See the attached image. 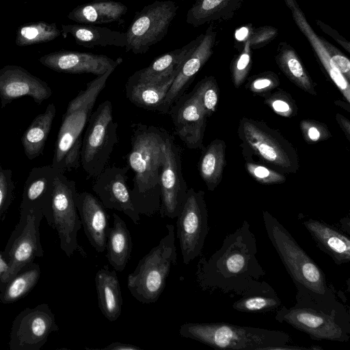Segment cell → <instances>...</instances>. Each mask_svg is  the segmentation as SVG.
<instances>
[{
  "instance_id": "6da1fadb",
  "label": "cell",
  "mask_w": 350,
  "mask_h": 350,
  "mask_svg": "<svg viewBox=\"0 0 350 350\" xmlns=\"http://www.w3.org/2000/svg\"><path fill=\"white\" fill-rule=\"evenodd\" d=\"M257 251L256 237L249 222L244 220L234 232L225 237L221 247L208 259L200 258L196 273L199 287L241 296L265 275Z\"/></svg>"
},
{
  "instance_id": "7a4b0ae2",
  "label": "cell",
  "mask_w": 350,
  "mask_h": 350,
  "mask_svg": "<svg viewBox=\"0 0 350 350\" xmlns=\"http://www.w3.org/2000/svg\"><path fill=\"white\" fill-rule=\"evenodd\" d=\"M131 131V148L126 156L128 166L134 172L131 198L139 214L150 217L161 206L159 176L168 131L142 123L133 124Z\"/></svg>"
},
{
  "instance_id": "3957f363",
  "label": "cell",
  "mask_w": 350,
  "mask_h": 350,
  "mask_svg": "<svg viewBox=\"0 0 350 350\" xmlns=\"http://www.w3.org/2000/svg\"><path fill=\"white\" fill-rule=\"evenodd\" d=\"M296 303L280 306L275 319L307 334L315 340L345 342L350 339V313L336 296L315 297L297 290Z\"/></svg>"
},
{
  "instance_id": "277c9868",
  "label": "cell",
  "mask_w": 350,
  "mask_h": 350,
  "mask_svg": "<svg viewBox=\"0 0 350 350\" xmlns=\"http://www.w3.org/2000/svg\"><path fill=\"white\" fill-rule=\"evenodd\" d=\"M179 334L215 349L232 350L313 349L291 345L290 335L282 331L241 326L225 322L185 323Z\"/></svg>"
},
{
  "instance_id": "5b68a950",
  "label": "cell",
  "mask_w": 350,
  "mask_h": 350,
  "mask_svg": "<svg viewBox=\"0 0 350 350\" xmlns=\"http://www.w3.org/2000/svg\"><path fill=\"white\" fill-rule=\"evenodd\" d=\"M114 70L111 68L88 82L85 88L69 102L62 116L51 164L58 172L65 174L80 166L83 133L97 98Z\"/></svg>"
},
{
  "instance_id": "8992f818",
  "label": "cell",
  "mask_w": 350,
  "mask_h": 350,
  "mask_svg": "<svg viewBox=\"0 0 350 350\" xmlns=\"http://www.w3.org/2000/svg\"><path fill=\"white\" fill-rule=\"evenodd\" d=\"M267 237L297 290L315 297H334L336 291L322 269L297 243L286 228L269 212L263 211Z\"/></svg>"
},
{
  "instance_id": "52a82bcc",
  "label": "cell",
  "mask_w": 350,
  "mask_h": 350,
  "mask_svg": "<svg viewBox=\"0 0 350 350\" xmlns=\"http://www.w3.org/2000/svg\"><path fill=\"white\" fill-rule=\"evenodd\" d=\"M167 234L138 262L128 276L127 286L139 302H156L163 293L172 266L177 264L174 226L167 224Z\"/></svg>"
},
{
  "instance_id": "ba28073f",
  "label": "cell",
  "mask_w": 350,
  "mask_h": 350,
  "mask_svg": "<svg viewBox=\"0 0 350 350\" xmlns=\"http://www.w3.org/2000/svg\"><path fill=\"white\" fill-rule=\"evenodd\" d=\"M238 135L246 152L258 161L282 173H295L299 167L298 157L291 144L277 131L265 123L243 118Z\"/></svg>"
},
{
  "instance_id": "9c48e42d",
  "label": "cell",
  "mask_w": 350,
  "mask_h": 350,
  "mask_svg": "<svg viewBox=\"0 0 350 350\" xmlns=\"http://www.w3.org/2000/svg\"><path fill=\"white\" fill-rule=\"evenodd\" d=\"M118 126L113 119L111 101L105 100L92 113L80 152L81 165L88 176L97 177L107 167L118 142Z\"/></svg>"
},
{
  "instance_id": "30bf717a",
  "label": "cell",
  "mask_w": 350,
  "mask_h": 350,
  "mask_svg": "<svg viewBox=\"0 0 350 350\" xmlns=\"http://www.w3.org/2000/svg\"><path fill=\"white\" fill-rule=\"evenodd\" d=\"M76 183L64 174L57 172L53 182L47 223L57 230L61 250L68 257L76 251L81 252L77 233L81 228L75 204Z\"/></svg>"
},
{
  "instance_id": "8fae6325",
  "label": "cell",
  "mask_w": 350,
  "mask_h": 350,
  "mask_svg": "<svg viewBox=\"0 0 350 350\" xmlns=\"http://www.w3.org/2000/svg\"><path fill=\"white\" fill-rule=\"evenodd\" d=\"M42 211L20 208V218L2 252L10 269L0 280V291L24 266L44 256L40 242Z\"/></svg>"
},
{
  "instance_id": "7c38bea8",
  "label": "cell",
  "mask_w": 350,
  "mask_h": 350,
  "mask_svg": "<svg viewBox=\"0 0 350 350\" xmlns=\"http://www.w3.org/2000/svg\"><path fill=\"white\" fill-rule=\"evenodd\" d=\"M178 8L173 1H155L136 12L125 32L126 51L144 54L163 40Z\"/></svg>"
},
{
  "instance_id": "4fadbf2b",
  "label": "cell",
  "mask_w": 350,
  "mask_h": 350,
  "mask_svg": "<svg viewBox=\"0 0 350 350\" xmlns=\"http://www.w3.org/2000/svg\"><path fill=\"white\" fill-rule=\"evenodd\" d=\"M176 226L183 261L188 265L200 255L208 232V211L203 191L188 189L177 216Z\"/></svg>"
},
{
  "instance_id": "5bb4252c",
  "label": "cell",
  "mask_w": 350,
  "mask_h": 350,
  "mask_svg": "<svg viewBox=\"0 0 350 350\" xmlns=\"http://www.w3.org/2000/svg\"><path fill=\"white\" fill-rule=\"evenodd\" d=\"M182 150L167 132L164 145V161L160 172L161 217L174 219L179 215L185 203L188 187L182 172Z\"/></svg>"
},
{
  "instance_id": "9a60e30c",
  "label": "cell",
  "mask_w": 350,
  "mask_h": 350,
  "mask_svg": "<svg viewBox=\"0 0 350 350\" xmlns=\"http://www.w3.org/2000/svg\"><path fill=\"white\" fill-rule=\"evenodd\" d=\"M59 327L47 304L26 308L13 321L10 335V350H40Z\"/></svg>"
},
{
  "instance_id": "2e32d148",
  "label": "cell",
  "mask_w": 350,
  "mask_h": 350,
  "mask_svg": "<svg viewBox=\"0 0 350 350\" xmlns=\"http://www.w3.org/2000/svg\"><path fill=\"white\" fill-rule=\"evenodd\" d=\"M129 170L128 165L106 167L96 177L92 190L106 208L122 212L135 224H138L140 214L133 204L131 189L126 183Z\"/></svg>"
},
{
  "instance_id": "e0dca14e",
  "label": "cell",
  "mask_w": 350,
  "mask_h": 350,
  "mask_svg": "<svg viewBox=\"0 0 350 350\" xmlns=\"http://www.w3.org/2000/svg\"><path fill=\"white\" fill-rule=\"evenodd\" d=\"M168 113L176 135L185 145L189 149H202L208 117L193 92L180 96Z\"/></svg>"
},
{
  "instance_id": "ac0fdd59",
  "label": "cell",
  "mask_w": 350,
  "mask_h": 350,
  "mask_svg": "<svg viewBox=\"0 0 350 350\" xmlns=\"http://www.w3.org/2000/svg\"><path fill=\"white\" fill-rule=\"evenodd\" d=\"M52 95L49 84L33 75L24 68L6 65L0 68V100L4 108L15 99L23 96L31 97L40 105Z\"/></svg>"
},
{
  "instance_id": "d6986e66",
  "label": "cell",
  "mask_w": 350,
  "mask_h": 350,
  "mask_svg": "<svg viewBox=\"0 0 350 350\" xmlns=\"http://www.w3.org/2000/svg\"><path fill=\"white\" fill-rule=\"evenodd\" d=\"M39 62L56 72L89 73L98 77L111 68H116L122 64L123 59L121 57L113 59L107 55L92 53L63 50L44 55L39 58Z\"/></svg>"
},
{
  "instance_id": "ffe728a7",
  "label": "cell",
  "mask_w": 350,
  "mask_h": 350,
  "mask_svg": "<svg viewBox=\"0 0 350 350\" xmlns=\"http://www.w3.org/2000/svg\"><path fill=\"white\" fill-rule=\"evenodd\" d=\"M217 32L213 25L206 30L202 41L183 63L163 103L161 113H168L171 106L183 94L194 77L213 53Z\"/></svg>"
},
{
  "instance_id": "44dd1931",
  "label": "cell",
  "mask_w": 350,
  "mask_h": 350,
  "mask_svg": "<svg viewBox=\"0 0 350 350\" xmlns=\"http://www.w3.org/2000/svg\"><path fill=\"white\" fill-rule=\"evenodd\" d=\"M75 204L81 226L91 245L99 253L106 249L109 228V215L102 202L93 194L77 192Z\"/></svg>"
},
{
  "instance_id": "7402d4cb",
  "label": "cell",
  "mask_w": 350,
  "mask_h": 350,
  "mask_svg": "<svg viewBox=\"0 0 350 350\" xmlns=\"http://www.w3.org/2000/svg\"><path fill=\"white\" fill-rule=\"evenodd\" d=\"M317 246L338 265L350 262V239L338 228L325 221L308 219L302 221Z\"/></svg>"
},
{
  "instance_id": "603a6c76",
  "label": "cell",
  "mask_w": 350,
  "mask_h": 350,
  "mask_svg": "<svg viewBox=\"0 0 350 350\" xmlns=\"http://www.w3.org/2000/svg\"><path fill=\"white\" fill-rule=\"evenodd\" d=\"M292 14V17L301 32L312 46L325 70L340 90L348 103L350 102V85L349 81L335 66L323 42L306 20L296 0H284Z\"/></svg>"
},
{
  "instance_id": "cb8c5ba5",
  "label": "cell",
  "mask_w": 350,
  "mask_h": 350,
  "mask_svg": "<svg viewBox=\"0 0 350 350\" xmlns=\"http://www.w3.org/2000/svg\"><path fill=\"white\" fill-rule=\"evenodd\" d=\"M57 172L51 165L33 167L25 182L20 208L40 210L45 218L49 213L53 182Z\"/></svg>"
},
{
  "instance_id": "d4e9b609",
  "label": "cell",
  "mask_w": 350,
  "mask_h": 350,
  "mask_svg": "<svg viewBox=\"0 0 350 350\" xmlns=\"http://www.w3.org/2000/svg\"><path fill=\"white\" fill-rule=\"evenodd\" d=\"M204 33L184 46L167 52L154 59L147 67L135 72L130 77L144 83L163 81L178 72L184 61L202 41Z\"/></svg>"
},
{
  "instance_id": "484cf974",
  "label": "cell",
  "mask_w": 350,
  "mask_h": 350,
  "mask_svg": "<svg viewBox=\"0 0 350 350\" xmlns=\"http://www.w3.org/2000/svg\"><path fill=\"white\" fill-rule=\"evenodd\" d=\"M178 71L158 83H144L129 77L125 85L126 98L138 107L161 113L167 93Z\"/></svg>"
},
{
  "instance_id": "4316f807",
  "label": "cell",
  "mask_w": 350,
  "mask_h": 350,
  "mask_svg": "<svg viewBox=\"0 0 350 350\" xmlns=\"http://www.w3.org/2000/svg\"><path fill=\"white\" fill-rule=\"evenodd\" d=\"M98 308L109 321L120 316L123 299L116 271H109L107 266L98 269L95 276Z\"/></svg>"
},
{
  "instance_id": "83f0119b",
  "label": "cell",
  "mask_w": 350,
  "mask_h": 350,
  "mask_svg": "<svg viewBox=\"0 0 350 350\" xmlns=\"http://www.w3.org/2000/svg\"><path fill=\"white\" fill-rule=\"evenodd\" d=\"M127 7L113 0H94L71 10L68 19L83 25L105 24L118 21L127 12Z\"/></svg>"
},
{
  "instance_id": "f1b7e54d",
  "label": "cell",
  "mask_w": 350,
  "mask_h": 350,
  "mask_svg": "<svg viewBox=\"0 0 350 350\" xmlns=\"http://www.w3.org/2000/svg\"><path fill=\"white\" fill-rule=\"evenodd\" d=\"M61 32L64 38L70 34L77 44L87 48L97 46L124 47L126 45L125 33L105 27L83 24L62 25Z\"/></svg>"
},
{
  "instance_id": "f546056e",
  "label": "cell",
  "mask_w": 350,
  "mask_h": 350,
  "mask_svg": "<svg viewBox=\"0 0 350 350\" xmlns=\"http://www.w3.org/2000/svg\"><path fill=\"white\" fill-rule=\"evenodd\" d=\"M282 300L265 281H257L248 287L232 304V308L246 313H265L278 310Z\"/></svg>"
},
{
  "instance_id": "4dcf8cb0",
  "label": "cell",
  "mask_w": 350,
  "mask_h": 350,
  "mask_svg": "<svg viewBox=\"0 0 350 350\" xmlns=\"http://www.w3.org/2000/svg\"><path fill=\"white\" fill-rule=\"evenodd\" d=\"M113 226L107 236V258L109 265L116 271H122L130 259L132 240L124 221L113 213Z\"/></svg>"
},
{
  "instance_id": "1f68e13d",
  "label": "cell",
  "mask_w": 350,
  "mask_h": 350,
  "mask_svg": "<svg viewBox=\"0 0 350 350\" xmlns=\"http://www.w3.org/2000/svg\"><path fill=\"white\" fill-rule=\"evenodd\" d=\"M243 0H196L187 14L186 22L199 27L216 21H227L234 16Z\"/></svg>"
},
{
  "instance_id": "d6a6232c",
  "label": "cell",
  "mask_w": 350,
  "mask_h": 350,
  "mask_svg": "<svg viewBox=\"0 0 350 350\" xmlns=\"http://www.w3.org/2000/svg\"><path fill=\"white\" fill-rule=\"evenodd\" d=\"M55 114L56 107L51 103L43 113L33 119L24 132L21 143L28 159L33 160L43 154Z\"/></svg>"
},
{
  "instance_id": "836d02e7",
  "label": "cell",
  "mask_w": 350,
  "mask_h": 350,
  "mask_svg": "<svg viewBox=\"0 0 350 350\" xmlns=\"http://www.w3.org/2000/svg\"><path fill=\"white\" fill-rule=\"evenodd\" d=\"M225 148V142L217 139L203 150L198 170L209 191H213L221 182L226 164Z\"/></svg>"
},
{
  "instance_id": "e575fe53",
  "label": "cell",
  "mask_w": 350,
  "mask_h": 350,
  "mask_svg": "<svg viewBox=\"0 0 350 350\" xmlns=\"http://www.w3.org/2000/svg\"><path fill=\"white\" fill-rule=\"evenodd\" d=\"M275 61L282 71L295 85L310 94H316L312 81L291 45L286 42H280Z\"/></svg>"
},
{
  "instance_id": "d590c367",
  "label": "cell",
  "mask_w": 350,
  "mask_h": 350,
  "mask_svg": "<svg viewBox=\"0 0 350 350\" xmlns=\"http://www.w3.org/2000/svg\"><path fill=\"white\" fill-rule=\"evenodd\" d=\"M40 276L38 263L31 262L24 266L0 291V302L14 303L29 293L36 286Z\"/></svg>"
},
{
  "instance_id": "8d00e7d4",
  "label": "cell",
  "mask_w": 350,
  "mask_h": 350,
  "mask_svg": "<svg viewBox=\"0 0 350 350\" xmlns=\"http://www.w3.org/2000/svg\"><path fill=\"white\" fill-rule=\"evenodd\" d=\"M61 33L56 23L38 21L21 26L15 42L19 46H30L53 40Z\"/></svg>"
},
{
  "instance_id": "74e56055",
  "label": "cell",
  "mask_w": 350,
  "mask_h": 350,
  "mask_svg": "<svg viewBox=\"0 0 350 350\" xmlns=\"http://www.w3.org/2000/svg\"><path fill=\"white\" fill-rule=\"evenodd\" d=\"M198 98L207 117L215 110L218 101L219 88L213 77H206L199 81L191 91Z\"/></svg>"
},
{
  "instance_id": "f35d334b",
  "label": "cell",
  "mask_w": 350,
  "mask_h": 350,
  "mask_svg": "<svg viewBox=\"0 0 350 350\" xmlns=\"http://www.w3.org/2000/svg\"><path fill=\"white\" fill-rule=\"evenodd\" d=\"M15 189L12 172L10 169L0 168V221L3 220L11 205Z\"/></svg>"
},
{
  "instance_id": "ab89813d",
  "label": "cell",
  "mask_w": 350,
  "mask_h": 350,
  "mask_svg": "<svg viewBox=\"0 0 350 350\" xmlns=\"http://www.w3.org/2000/svg\"><path fill=\"white\" fill-rule=\"evenodd\" d=\"M251 49L249 41H245L241 51L232 62V78L236 87H239L243 82L251 67Z\"/></svg>"
},
{
  "instance_id": "60d3db41",
  "label": "cell",
  "mask_w": 350,
  "mask_h": 350,
  "mask_svg": "<svg viewBox=\"0 0 350 350\" xmlns=\"http://www.w3.org/2000/svg\"><path fill=\"white\" fill-rule=\"evenodd\" d=\"M245 167L248 173L262 184L282 183L286 180L282 174L260 164L247 162L245 164Z\"/></svg>"
},
{
  "instance_id": "b9f144b4",
  "label": "cell",
  "mask_w": 350,
  "mask_h": 350,
  "mask_svg": "<svg viewBox=\"0 0 350 350\" xmlns=\"http://www.w3.org/2000/svg\"><path fill=\"white\" fill-rule=\"evenodd\" d=\"M277 34V29L271 26L252 27L246 40L249 41L252 49H258L267 44Z\"/></svg>"
},
{
  "instance_id": "7bdbcfd3",
  "label": "cell",
  "mask_w": 350,
  "mask_h": 350,
  "mask_svg": "<svg viewBox=\"0 0 350 350\" xmlns=\"http://www.w3.org/2000/svg\"><path fill=\"white\" fill-rule=\"evenodd\" d=\"M323 42L335 66L349 81L350 79V61L335 46L323 38Z\"/></svg>"
},
{
  "instance_id": "ee69618b",
  "label": "cell",
  "mask_w": 350,
  "mask_h": 350,
  "mask_svg": "<svg viewBox=\"0 0 350 350\" xmlns=\"http://www.w3.org/2000/svg\"><path fill=\"white\" fill-rule=\"evenodd\" d=\"M316 23L322 31L334 39L336 42L341 45L347 52H350V43L339 33L319 20H317Z\"/></svg>"
},
{
  "instance_id": "f6af8a7d",
  "label": "cell",
  "mask_w": 350,
  "mask_h": 350,
  "mask_svg": "<svg viewBox=\"0 0 350 350\" xmlns=\"http://www.w3.org/2000/svg\"><path fill=\"white\" fill-rule=\"evenodd\" d=\"M301 128L308 139L316 142L323 139V128L321 126L316 123L303 122Z\"/></svg>"
},
{
  "instance_id": "bcb514c9",
  "label": "cell",
  "mask_w": 350,
  "mask_h": 350,
  "mask_svg": "<svg viewBox=\"0 0 350 350\" xmlns=\"http://www.w3.org/2000/svg\"><path fill=\"white\" fill-rule=\"evenodd\" d=\"M274 74L268 75V76H264L256 79L251 84V88L254 91H260L265 89L273 87Z\"/></svg>"
},
{
  "instance_id": "7dc6e473",
  "label": "cell",
  "mask_w": 350,
  "mask_h": 350,
  "mask_svg": "<svg viewBox=\"0 0 350 350\" xmlns=\"http://www.w3.org/2000/svg\"><path fill=\"white\" fill-rule=\"evenodd\" d=\"M273 109L285 116H289L292 112V109L289 104L282 99H275L271 103Z\"/></svg>"
},
{
  "instance_id": "c3c4849f",
  "label": "cell",
  "mask_w": 350,
  "mask_h": 350,
  "mask_svg": "<svg viewBox=\"0 0 350 350\" xmlns=\"http://www.w3.org/2000/svg\"><path fill=\"white\" fill-rule=\"evenodd\" d=\"M100 349H102V350H139V349H142L136 345H133L131 344H126V343L116 342H112Z\"/></svg>"
},
{
  "instance_id": "681fc988",
  "label": "cell",
  "mask_w": 350,
  "mask_h": 350,
  "mask_svg": "<svg viewBox=\"0 0 350 350\" xmlns=\"http://www.w3.org/2000/svg\"><path fill=\"white\" fill-rule=\"evenodd\" d=\"M252 27L243 26L235 31V38L239 41L245 42L251 31Z\"/></svg>"
},
{
  "instance_id": "f907efd6",
  "label": "cell",
  "mask_w": 350,
  "mask_h": 350,
  "mask_svg": "<svg viewBox=\"0 0 350 350\" xmlns=\"http://www.w3.org/2000/svg\"><path fill=\"white\" fill-rule=\"evenodd\" d=\"M336 119L338 122V123L340 124L341 127L344 129L345 132L346 133V135L349 138V133H350V125L349 122L345 118L342 116L340 114L336 115Z\"/></svg>"
},
{
  "instance_id": "816d5d0a",
  "label": "cell",
  "mask_w": 350,
  "mask_h": 350,
  "mask_svg": "<svg viewBox=\"0 0 350 350\" xmlns=\"http://www.w3.org/2000/svg\"><path fill=\"white\" fill-rule=\"evenodd\" d=\"M10 266L0 252V280L8 272Z\"/></svg>"
},
{
  "instance_id": "f5cc1de1",
  "label": "cell",
  "mask_w": 350,
  "mask_h": 350,
  "mask_svg": "<svg viewBox=\"0 0 350 350\" xmlns=\"http://www.w3.org/2000/svg\"><path fill=\"white\" fill-rule=\"evenodd\" d=\"M1 167V165H0V168Z\"/></svg>"
}]
</instances>
